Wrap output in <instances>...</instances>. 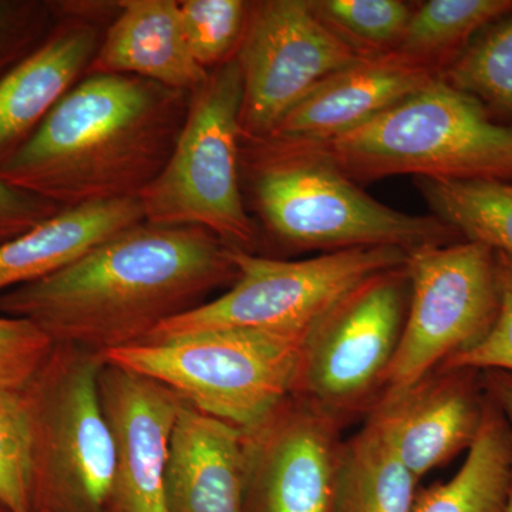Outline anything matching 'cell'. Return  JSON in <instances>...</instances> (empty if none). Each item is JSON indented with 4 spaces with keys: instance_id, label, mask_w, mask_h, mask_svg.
Here are the masks:
<instances>
[{
    "instance_id": "6da1fadb",
    "label": "cell",
    "mask_w": 512,
    "mask_h": 512,
    "mask_svg": "<svg viewBox=\"0 0 512 512\" xmlns=\"http://www.w3.org/2000/svg\"><path fill=\"white\" fill-rule=\"evenodd\" d=\"M232 249L205 228L143 221L56 274L3 293L0 315L29 320L55 345L103 357L234 284Z\"/></svg>"
},
{
    "instance_id": "7a4b0ae2",
    "label": "cell",
    "mask_w": 512,
    "mask_h": 512,
    "mask_svg": "<svg viewBox=\"0 0 512 512\" xmlns=\"http://www.w3.org/2000/svg\"><path fill=\"white\" fill-rule=\"evenodd\" d=\"M190 97L141 77L86 74L0 164V178L63 208L138 198L170 160Z\"/></svg>"
},
{
    "instance_id": "3957f363",
    "label": "cell",
    "mask_w": 512,
    "mask_h": 512,
    "mask_svg": "<svg viewBox=\"0 0 512 512\" xmlns=\"http://www.w3.org/2000/svg\"><path fill=\"white\" fill-rule=\"evenodd\" d=\"M241 170L265 227L293 248L329 249L451 244L457 232L436 217L394 210L360 190L316 148L242 141Z\"/></svg>"
},
{
    "instance_id": "277c9868",
    "label": "cell",
    "mask_w": 512,
    "mask_h": 512,
    "mask_svg": "<svg viewBox=\"0 0 512 512\" xmlns=\"http://www.w3.org/2000/svg\"><path fill=\"white\" fill-rule=\"evenodd\" d=\"M303 146L322 151L352 180L402 174L501 183L512 178V126L491 119L441 74L362 126Z\"/></svg>"
},
{
    "instance_id": "5b68a950",
    "label": "cell",
    "mask_w": 512,
    "mask_h": 512,
    "mask_svg": "<svg viewBox=\"0 0 512 512\" xmlns=\"http://www.w3.org/2000/svg\"><path fill=\"white\" fill-rule=\"evenodd\" d=\"M302 340L251 329L147 339L104 362L164 384L201 413L254 433L295 393Z\"/></svg>"
},
{
    "instance_id": "8992f818",
    "label": "cell",
    "mask_w": 512,
    "mask_h": 512,
    "mask_svg": "<svg viewBox=\"0 0 512 512\" xmlns=\"http://www.w3.org/2000/svg\"><path fill=\"white\" fill-rule=\"evenodd\" d=\"M242 94L237 57L210 70L191 93L170 160L138 197L144 220L205 228L229 248L254 251L258 229L241 191Z\"/></svg>"
},
{
    "instance_id": "52a82bcc",
    "label": "cell",
    "mask_w": 512,
    "mask_h": 512,
    "mask_svg": "<svg viewBox=\"0 0 512 512\" xmlns=\"http://www.w3.org/2000/svg\"><path fill=\"white\" fill-rule=\"evenodd\" d=\"M99 353L56 345L26 386L33 420V512H107L114 444Z\"/></svg>"
},
{
    "instance_id": "ba28073f",
    "label": "cell",
    "mask_w": 512,
    "mask_h": 512,
    "mask_svg": "<svg viewBox=\"0 0 512 512\" xmlns=\"http://www.w3.org/2000/svg\"><path fill=\"white\" fill-rule=\"evenodd\" d=\"M409 249H343L303 261H281L232 249L237 281L224 295L167 320L147 339L212 329H251L302 340L349 293L403 268ZM146 339V340H147Z\"/></svg>"
},
{
    "instance_id": "9c48e42d",
    "label": "cell",
    "mask_w": 512,
    "mask_h": 512,
    "mask_svg": "<svg viewBox=\"0 0 512 512\" xmlns=\"http://www.w3.org/2000/svg\"><path fill=\"white\" fill-rule=\"evenodd\" d=\"M404 269L409 306L377 400L397 396L477 345L500 305L497 255L477 242L414 248Z\"/></svg>"
},
{
    "instance_id": "30bf717a",
    "label": "cell",
    "mask_w": 512,
    "mask_h": 512,
    "mask_svg": "<svg viewBox=\"0 0 512 512\" xmlns=\"http://www.w3.org/2000/svg\"><path fill=\"white\" fill-rule=\"evenodd\" d=\"M409 296L404 266L349 293L303 339L293 396L342 421L375 404L402 338Z\"/></svg>"
},
{
    "instance_id": "8fae6325",
    "label": "cell",
    "mask_w": 512,
    "mask_h": 512,
    "mask_svg": "<svg viewBox=\"0 0 512 512\" xmlns=\"http://www.w3.org/2000/svg\"><path fill=\"white\" fill-rule=\"evenodd\" d=\"M242 141L264 140L333 73L362 60L308 0L251 2L238 47Z\"/></svg>"
},
{
    "instance_id": "7c38bea8",
    "label": "cell",
    "mask_w": 512,
    "mask_h": 512,
    "mask_svg": "<svg viewBox=\"0 0 512 512\" xmlns=\"http://www.w3.org/2000/svg\"><path fill=\"white\" fill-rule=\"evenodd\" d=\"M342 420L292 396L248 434V512H333Z\"/></svg>"
},
{
    "instance_id": "4fadbf2b",
    "label": "cell",
    "mask_w": 512,
    "mask_h": 512,
    "mask_svg": "<svg viewBox=\"0 0 512 512\" xmlns=\"http://www.w3.org/2000/svg\"><path fill=\"white\" fill-rule=\"evenodd\" d=\"M56 22L39 46L0 77V164L32 137L56 104L89 72L104 22L119 2H53Z\"/></svg>"
},
{
    "instance_id": "5bb4252c",
    "label": "cell",
    "mask_w": 512,
    "mask_h": 512,
    "mask_svg": "<svg viewBox=\"0 0 512 512\" xmlns=\"http://www.w3.org/2000/svg\"><path fill=\"white\" fill-rule=\"evenodd\" d=\"M99 393L114 444L107 512H167L165 467L183 400L164 384L107 362Z\"/></svg>"
},
{
    "instance_id": "9a60e30c",
    "label": "cell",
    "mask_w": 512,
    "mask_h": 512,
    "mask_svg": "<svg viewBox=\"0 0 512 512\" xmlns=\"http://www.w3.org/2000/svg\"><path fill=\"white\" fill-rule=\"evenodd\" d=\"M485 404L480 372L437 369L397 396L377 400L365 426L420 481L470 450L483 424Z\"/></svg>"
},
{
    "instance_id": "2e32d148",
    "label": "cell",
    "mask_w": 512,
    "mask_h": 512,
    "mask_svg": "<svg viewBox=\"0 0 512 512\" xmlns=\"http://www.w3.org/2000/svg\"><path fill=\"white\" fill-rule=\"evenodd\" d=\"M440 74L397 52L363 57L319 83L264 140L316 144L342 136L429 86Z\"/></svg>"
},
{
    "instance_id": "e0dca14e",
    "label": "cell",
    "mask_w": 512,
    "mask_h": 512,
    "mask_svg": "<svg viewBox=\"0 0 512 512\" xmlns=\"http://www.w3.org/2000/svg\"><path fill=\"white\" fill-rule=\"evenodd\" d=\"M248 434L183 402L165 467L167 512H248Z\"/></svg>"
},
{
    "instance_id": "ac0fdd59",
    "label": "cell",
    "mask_w": 512,
    "mask_h": 512,
    "mask_svg": "<svg viewBox=\"0 0 512 512\" xmlns=\"http://www.w3.org/2000/svg\"><path fill=\"white\" fill-rule=\"evenodd\" d=\"M119 6L87 74H127L188 93L207 80V70L191 55L180 0H124Z\"/></svg>"
},
{
    "instance_id": "d6986e66",
    "label": "cell",
    "mask_w": 512,
    "mask_h": 512,
    "mask_svg": "<svg viewBox=\"0 0 512 512\" xmlns=\"http://www.w3.org/2000/svg\"><path fill=\"white\" fill-rule=\"evenodd\" d=\"M143 221L138 198L62 208L25 234L0 244V295L56 274L101 242Z\"/></svg>"
},
{
    "instance_id": "ffe728a7",
    "label": "cell",
    "mask_w": 512,
    "mask_h": 512,
    "mask_svg": "<svg viewBox=\"0 0 512 512\" xmlns=\"http://www.w3.org/2000/svg\"><path fill=\"white\" fill-rule=\"evenodd\" d=\"M512 427L487 397L483 424L456 476L417 494L414 512H507Z\"/></svg>"
},
{
    "instance_id": "44dd1931",
    "label": "cell",
    "mask_w": 512,
    "mask_h": 512,
    "mask_svg": "<svg viewBox=\"0 0 512 512\" xmlns=\"http://www.w3.org/2000/svg\"><path fill=\"white\" fill-rule=\"evenodd\" d=\"M419 480L375 431L343 441L333 512H414Z\"/></svg>"
},
{
    "instance_id": "7402d4cb",
    "label": "cell",
    "mask_w": 512,
    "mask_h": 512,
    "mask_svg": "<svg viewBox=\"0 0 512 512\" xmlns=\"http://www.w3.org/2000/svg\"><path fill=\"white\" fill-rule=\"evenodd\" d=\"M424 200L466 241L512 258V184L416 178Z\"/></svg>"
},
{
    "instance_id": "603a6c76",
    "label": "cell",
    "mask_w": 512,
    "mask_h": 512,
    "mask_svg": "<svg viewBox=\"0 0 512 512\" xmlns=\"http://www.w3.org/2000/svg\"><path fill=\"white\" fill-rule=\"evenodd\" d=\"M512 13V0H430L413 9L393 52L443 72L488 26Z\"/></svg>"
},
{
    "instance_id": "cb8c5ba5",
    "label": "cell",
    "mask_w": 512,
    "mask_h": 512,
    "mask_svg": "<svg viewBox=\"0 0 512 512\" xmlns=\"http://www.w3.org/2000/svg\"><path fill=\"white\" fill-rule=\"evenodd\" d=\"M441 77L474 97L491 119L512 126V13L484 29Z\"/></svg>"
},
{
    "instance_id": "d4e9b609",
    "label": "cell",
    "mask_w": 512,
    "mask_h": 512,
    "mask_svg": "<svg viewBox=\"0 0 512 512\" xmlns=\"http://www.w3.org/2000/svg\"><path fill=\"white\" fill-rule=\"evenodd\" d=\"M316 15L363 56L399 46L413 8L400 0H315Z\"/></svg>"
},
{
    "instance_id": "484cf974",
    "label": "cell",
    "mask_w": 512,
    "mask_h": 512,
    "mask_svg": "<svg viewBox=\"0 0 512 512\" xmlns=\"http://www.w3.org/2000/svg\"><path fill=\"white\" fill-rule=\"evenodd\" d=\"M33 420L26 389L0 387V508L33 512Z\"/></svg>"
},
{
    "instance_id": "4316f807",
    "label": "cell",
    "mask_w": 512,
    "mask_h": 512,
    "mask_svg": "<svg viewBox=\"0 0 512 512\" xmlns=\"http://www.w3.org/2000/svg\"><path fill=\"white\" fill-rule=\"evenodd\" d=\"M248 8L242 0H180L185 37L202 69L210 72L237 55Z\"/></svg>"
},
{
    "instance_id": "83f0119b",
    "label": "cell",
    "mask_w": 512,
    "mask_h": 512,
    "mask_svg": "<svg viewBox=\"0 0 512 512\" xmlns=\"http://www.w3.org/2000/svg\"><path fill=\"white\" fill-rule=\"evenodd\" d=\"M497 255L500 305L493 326L477 345L448 359L439 369H468L476 372L511 373L512 375V258Z\"/></svg>"
},
{
    "instance_id": "f1b7e54d",
    "label": "cell",
    "mask_w": 512,
    "mask_h": 512,
    "mask_svg": "<svg viewBox=\"0 0 512 512\" xmlns=\"http://www.w3.org/2000/svg\"><path fill=\"white\" fill-rule=\"evenodd\" d=\"M55 346L29 320L0 315V387L26 389Z\"/></svg>"
},
{
    "instance_id": "f546056e",
    "label": "cell",
    "mask_w": 512,
    "mask_h": 512,
    "mask_svg": "<svg viewBox=\"0 0 512 512\" xmlns=\"http://www.w3.org/2000/svg\"><path fill=\"white\" fill-rule=\"evenodd\" d=\"M55 22L53 2L0 0V77L39 46Z\"/></svg>"
},
{
    "instance_id": "4dcf8cb0",
    "label": "cell",
    "mask_w": 512,
    "mask_h": 512,
    "mask_svg": "<svg viewBox=\"0 0 512 512\" xmlns=\"http://www.w3.org/2000/svg\"><path fill=\"white\" fill-rule=\"evenodd\" d=\"M62 208L0 178V244L25 234Z\"/></svg>"
},
{
    "instance_id": "1f68e13d",
    "label": "cell",
    "mask_w": 512,
    "mask_h": 512,
    "mask_svg": "<svg viewBox=\"0 0 512 512\" xmlns=\"http://www.w3.org/2000/svg\"><path fill=\"white\" fill-rule=\"evenodd\" d=\"M507 512H512V483H511L510 500H508Z\"/></svg>"
},
{
    "instance_id": "d6a6232c",
    "label": "cell",
    "mask_w": 512,
    "mask_h": 512,
    "mask_svg": "<svg viewBox=\"0 0 512 512\" xmlns=\"http://www.w3.org/2000/svg\"><path fill=\"white\" fill-rule=\"evenodd\" d=\"M0 512H5V511H3L2 508H0Z\"/></svg>"
}]
</instances>
